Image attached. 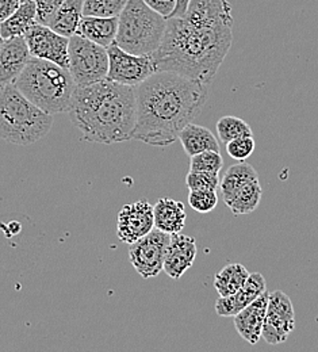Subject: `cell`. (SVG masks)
<instances>
[{
    "label": "cell",
    "instance_id": "6da1fadb",
    "mask_svg": "<svg viewBox=\"0 0 318 352\" xmlns=\"http://www.w3.org/2000/svg\"><path fill=\"white\" fill-rule=\"evenodd\" d=\"M233 41L227 0H191L182 16L167 19L159 49L152 54L157 72H174L210 85Z\"/></svg>",
    "mask_w": 318,
    "mask_h": 352
},
{
    "label": "cell",
    "instance_id": "7a4b0ae2",
    "mask_svg": "<svg viewBox=\"0 0 318 352\" xmlns=\"http://www.w3.org/2000/svg\"><path fill=\"white\" fill-rule=\"evenodd\" d=\"M137 120L132 138L153 146H168L202 113L207 85L174 72H156L135 87Z\"/></svg>",
    "mask_w": 318,
    "mask_h": 352
},
{
    "label": "cell",
    "instance_id": "3957f363",
    "mask_svg": "<svg viewBox=\"0 0 318 352\" xmlns=\"http://www.w3.org/2000/svg\"><path fill=\"white\" fill-rule=\"evenodd\" d=\"M67 113L86 141L124 142L132 138L136 126V91L109 79L76 86Z\"/></svg>",
    "mask_w": 318,
    "mask_h": 352
},
{
    "label": "cell",
    "instance_id": "277c9868",
    "mask_svg": "<svg viewBox=\"0 0 318 352\" xmlns=\"http://www.w3.org/2000/svg\"><path fill=\"white\" fill-rule=\"evenodd\" d=\"M14 85L30 102L52 116L68 111L76 88L67 68L37 57L29 60Z\"/></svg>",
    "mask_w": 318,
    "mask_h": 352
},
{
    "label": "cell",
    "instance_id": "5b68a950",
    "mask_svg": "<svg viewBox=\"0 0 318 352\" xmlns=\"http://www.w3.org/2000/svg\"><path fill=\"white\" fill-rule=\"evenodd\" d=\"M52 126V114L30 102L15 85L0 88V138L26 146L44 138Z\"/></svg>",
    "mask_w": 318,
    "mask_h": 352
},
{
    "label": "cell",
    "instance_id": "8992f818",
    "mask_svg": "<svg viewBox=\"0 0 318 352\" xmlns=\"http://www.w3.org/2000/svg\"><path fill=\"white\" fill-rule=\"evenodd\" d=\"M167 18L150 10L144 0H129L118 16L115 43L132 54H153L163 41Z\"/></svg>",
    "mask_w": 318,
    "mask_h": 352
},
{
    "label": "cell",
    "instance_id": "52a82bcc",
    "mask_svg": "<svg viewBox=\"0 0 318 352\" xmlns=\"http://www.w3.org/2000/svg\"><path fill=\"white\" fill-rule=\"evenodd\" d=\"M68 71L76 86H89L107 79V47L75 34L69 37Z\"/></svg>",
    "mask_w": 318,
    "mask_h": 352
},
{
    "label": "cell",
    "instance_id": "ba28073f",
    "mask_svg": "<svg viewBox=\"0 0 318 352\" xmlns=\"http://www.w3.org/2000/svg\"><path fill=\"white\" fill-rule=\"evenodd\" d=\"M107 79L120 85L136 87L157 72L152 54H132L118 45H110Z\"/></svg>",
    "mask_w": 318,
    "mask_h": 352
},
{
    "label": "cell",
    "instance_id": "9c48e42d",
    "mask_svg": "<svg viewBox=\"0 0 318 352\" xmlns=\"http://www.w3.org/2000/svg\"><path fill=\"white\" fill-rule=\"evenodd\" d=\"M171 234L153 228L146 236L130 244L129 261L144 278H155L163 271Z\"/></svg>",
    "mask_w": 318,
    "mask_h": 352
},
{
    "label": "cell",
    "instance_id": "30bf717a",
    "mask_svg": "<svg viewBox=\"0 0 318 352\" xmlns=\"http://www.w3.org/2000/svg\"><path fill=\"white\" fill-rule=\"evenodd\" d=\"M295 328V311L287 294L275 290L269 296L262 338L271 346L284 343Z\"/></svg>",
    "mask_w": 318,
    "mask_h": 352
},
{
    "label": "cell",
    "instance_id": "8fae6325",
    "mask_svg": "<svg viewBox=\"0 0 318 352\" xmlns=\"http://www.w3.org/2000/svg\"><path fill=\"white\" fill-rule=\"evenodd\" d=\"M25 41L32 57L52 61L68 69V37H64L37 22L25 34Z\"/></svg>",
    "mask_w": 318,
    "mask_h": 352
},
{
    "label": "cell",
    "instance_id": "7c38bea8",
    "mask_svg": "<svg viewBox=\"0 0 318 352\" xmlns=\"http://www.w3.org/2000/svg\"><path fill=\"white\" fill-rule=\"evenodd\" d=\"M155 228L153 206L146 199L125 205L117 220V236L126 244H133Z\"/></svg>",
    "mask_w": 318,
    "mask_h": 352
},
{
    "label": "cell",
    "instance_id": "4fadbf2b",
    "mask_svg": "<svg viewBox=\"0 0 318 352\" xmlns=\"http://www.w3.org/2000/svg\"><path fill=\"white\" fill-rule=\"evenodd\" d=\"M30 58L25 37L4 40L0 49V88L14 85Z\"/></svg>",
    "mask_w": 318,
    "mask_h": 352
},
{
    "label": "cell",
    "instance_id": "5bb4252c",
    "mask_svg": "<svg viewBox=\"0 0 318 352\" xmlns=\"http://www.w3.org/2000/svg\"><path fill=\"white\" fill-rule=\"evenodd\" d=\"M196 258V241L191 236L182 233L171 234V241L168 244L163 270L166 274L178 280L184 272L192 267Z\"/></svg>",
    "mask_w": 318,
    "mask_h": 352
},
{
    "label": "cell",
    "instance_id": "9a60e30c",
    "mask_svg": "<svg viewBox=\"0 0 318 352\" xmlns=\"http://www.w3.org/2000/svg\"><path fill=\"white\" fill-rule=\"evenodd\" d=\"M269 296L270 293L266 290L253 302H251L233 317L238 335L252 346L262 339L264 318L269 307Z\"/></svg>",
    "mask_w": 318,
    "mask_h": 352
},
{
    "label": "cell",
    "instance_id": "2e32d148",
    "mask_svg": "<svg viewBox=\"0 0 318 352\" xmlns=\"http://www.w3.org/2000/svg\"><path fill=\"white\" fill-rule=\"evenodd\" d=\"M267 290V283L260 272L249 274L244 286L229 297H220L216 302V311L221 317H234L259 296Z\"/></svg>",
    "mask_w": 318,
    "mask_h": 352
},
{
    "label": "cell",
    "instance_id": "e0dca14e",
    "mask_svg": "<svg viewBox=\"0 0 318 352\" xmlns=\"http://www.w3.org/2000/svg\"><path fill=\"white\" fill-rule=\"evenodd\" d=\"M84 0H65L46 21L45 26L64 37L76 34L83 18Z\"/></svg>",
    "mask_w": 318,
    "mask_h": 352
},
{
    "label": "cell",
    "instance_id": "ac0fdd59",
    "mask_svg": "<svg viewBox=\"0 0 318 352\" xmlns=\"http://www.w3.org/2000/svg\"><path fill=\"white\" fill-rule=\"evenodd\" d=\"M118 32V16H91L83 15L76 34L95 44L109 47L115 43Z\"/></svg>",
    "mask_w": 318,
    "mask_h": 352
},
{
    "label": "cell",
    "instance_id": "d6986e66",
    "mask_svg": "<svg viewBox=\"0 0 318 352\" xmlns=\"http://www.w3.org/2000/svg\"><path fill=\"white\" fill-rule=\"evenodd\" d=\"M155 228L166 233H181L185 226V209L179 201L172 198H160L153 206Z\"/></svg>",
    "mask_w": 318,
    "mask_h": 352
},
{
    "label": "cell",
    "instance_id": "ffe728a7",
    "mask_svg": "<svg viewBox=\"0 0 318 352\" xmlns=\"http://www.w3.org/2000/svg\"><path fill=\"white\" fill-rule=\"evenodd\" d=\"M37 21V8L33 0L22 1L18 10L0 23V33L4 40L12 37H25Z\"/></svg>",
    "mask_w": 318,
    "mask_h": 352
},
{
    "label": "cell",
    "instance_id": "44dd1931",
    "mask_svg": "<svg viewBox=\"0 0 318 352\" xmlns=\"http://www.w3.org/2000/svg\"><path fill=\"white\" fill-rule=\"evenodd\" d=\"M179 140L182 142L184 152L191 157L205 151H218L220 152V142L216 135L210 132L207 128L201 125H195L194 122L188 124L181 134Z\"/></svg>",
    "mask_w": 318,
    "mask_h": 352
},
{
    "label": "cell",
    "instance_id": "7402d4cb",
    "mask_svg": "<svg viewBox=\"0 0 318 352\" xmlns=\"http://www.w3.org/2000/svg\"><path fill=\"white\" fill-rule=\"evenodd\" d=\"M263 197V188L259 179L252 180L224 199L227 208L234 216H244L253 213L260 205Z\"/></svg>",
    "mask_w": 318,
    "mask_h": 352
},
{
    "label": "cell",
    "instance_id": "603a6c76",
    "mask_svg": "<svg viewBox=\"0 0 318 352\" xmlns=\"http://www.w3.org/2000/svg\"><path fill=\"white\" fill-rule=\"evenodd\" d=\"M249 276L248 270L240 263L227 264L216 274L214 287L220 297H229L237 293Z\"/></svg>",
    "mask_w": 318,
    "mask_h": 352
},
{
    "label": "cell",
    "instance_id": "cb8c5ba5",
    "mask_svg": "<svg viewBox=\"0 0 318 352\" xmlns=\"http://www.w3.org/2000/svg\"><path fill=\"white\" fill-rule=\"evenodd\" d=\"M256 179H259V175L251 164L245 162H240L237 164L230 166L227 173L221 177V183H220L224 199L229 198L233 192H236L238 188H241L247 183Z\"/></svg>",
    "mask_w": 318,
    "mask_h": 352
},
{
    "label": "cell",
    "instance_id": "d4e9b609",
    "mask_svg": "<svg viewBox=\"0 0 318 352\" xmlns=\"http://www.w3.org/2000/svg\"><path fill=\"white\" fill-rule=\"evenodd\" d=\"M217 133L224 144H227L238 137L253 135L249 124L234 116H225L220 118L217 122Z\"/></svg>",
    "mask_w": 318,
    "mask_h": 352
},
{
    "label": "cell",
    "instance_id": "484cf974",
    "mask_svg": "<svg viewBox=\"0 0 318 352\" xmlns=\"http://www.w3.org/2000/svg\"><path fill=\"white\" fill-rule=\"evenodd\" d=\"M129 0H84L83 14L91 16H120Z\"/></svg>",
    "mask_w": 318,
    "mask_h": 352
},
{
    "label": "cell",
    "instance_id": "4316f807",
    "mask_svg": "<svg viewBox=\"0 0 318 352\" xmlns=\"http://www.w3.org/2000/svg\"><path fill=\"white\" fill-rule=\"evenodd\" d=\"M224 167V159L218 151H205L191 156L190 171H202L220 174Z\"/></svg>",
    "mask_w": 318,
    "mask_h": 352
},
{
    "label": "cell",
    "instance_id": "83f0119b",
    "mask_svg": "<svg viewBox=\"0 0 318 352\" xmlns=\"http://www.w3.org/2000/svg\"><path fill=\"white\" fill-rule=\"evenodd\" d=\"M188 204L198 213H210L218 205L217 190H191Z\"/></svg>",
    "mask_w": 318,
    "mask_h": 352
},
{
    "label": "cell",
    "instance_id": "f1b7e54d",
    "mask_svg": "<svg viewBox=\"0 0 318 352\" xmlns=\"http://www.w3.org/2000/svg\"><path fill=\"white\" fill-rule=\"evenodd\" d=\"M221 183L220 174L190 171L185 176V184L188 190H218Z\"/></svg>",
    "mask_w": 318,
    "mask_h": 352
},
{
    "label": "cell",
    "instance_id": "f546056e",
    "mask_svg": "<svg viewBox=\"0 0 318 352\" xmlns=\"http://www.w3.org/2000/svg\"><path fill=\"white\" fill-rule=\"evenodd\" d=\"M255 148H256V142L253 140V135L238 137L227 144V155L238 162L247 160L255 152Z\"/></svg>",
    "mask_w": 318,
    "mask_h": 352
},
{
    "label": "cell",
    "instance_id": "4dcf8cb0",
    "mask_svg": "<svg viewBox=\"0 0 318 352\" xmlns=\"http://www.w3.org/2000/svg\"><path fill=\"white\" fill-rule=\"evenodd\" d=\"M37 8V21L44 25L47 18L65 1V0H33Z\"/></svg>",
    "mask_w": 318,
    "mask_h": 352
},
{
    "label": "cell",
    "instance_id": "1f68e13d",
    "mask_svg": "<svg viewBox=\"0 0 318 352\" xmlns=\"http://www.w3.org/2000/svg\"><path fill=\"white\" fill-rule=\"evenodd\" d=\"M144 3L164 18H171L177 10V0H144Z\"/></svg>",
    "mask_w": 318,
    "mask_h": 352
},
{
    "label": "cell",
    "instance_id": "d6a6232c",
    "mask_svg": "<svg viewBox=\"0 0 318 352\" xmlns=\"http://www.w3.org/2000/svg\"><path fill=\"white\" fill-rule=\"evenodd\" d=\"M21 0H0V23L10 18L21 6Z\"/></svg>",
    "mask_w": 318,
    "mask_h": 352
},
{
    "label": "cell",
    "instance_id": "836d02e7",
    "mask_svg": "<svg viewBox=\"0 0 318 352\" xmlns=\"http://www.w3.org/2000/svg\"><path fill=\"white\" fill-rule=\"evenodd\" d=\"M190 1H191V0H177V10H175V12H174L172 16H182V15H184V12L187 11V7H188ZM172 16H171V18H172Z\"/></svg>",
    "mask_w": 318,
    "mask_h": 352
},
{
    "label": "cell",
    "instance_id": "e575fe53",
    "mask_svg": "<svg viewBox=\"0 0 318 352\" xmlns=\"http://www.w3.org/2000/svg\"><path fill=\"white\" fill-rule=\"evenodd\" d=\"M3 43H4V38L1 37V33H0V49H1V46H3Z\"/></svg>",
    "mask_w": 318,
    "mask_h": 352
},
{
    "label": "cell",
    "instance_id": "d590c367",
    "mask_svg": "<svg viewBox=\"0 0 318 352\" xmlns=\"http://www.w3.org/2000/svg\"><path fill=\"white\" fill-rule=\"evenodd\" d=\"M21 1H26V0H21Z\"/></svg>",
    "mask_w": 318,
    "mask_h": 352
}]
</instances>
